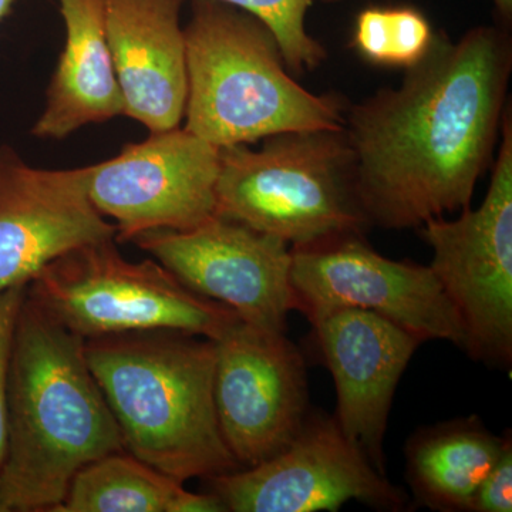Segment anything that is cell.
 <instances>
[{
  "label": "cell",
  "mask_w": 512,
  "mask_h": 512,
  "mask_svg": "<svg viewBox=\"0 0 512 512\" xmlns=\"http://www.w3.org/2000/svg\"><path fill=\"white\" fill-rule=\"evenodd\" d=\"M511 72L505 30L478 26L457 42L434 33L399 86L348 106L343 130L372 227L420 228L470 208L494 163Z\"/></svg>",
  "instance_id": "obj_1"
},
{
  "label": "cell",
  "mask_w": 512,
  "mask_h": 512,
  "mask_svg": "<svg viewBox=\"0 0 512 512\" xmlns=\"http://www.w3.org/2000/svg\"><path fill=\"white\" fill-rule=\"evenodd\" d=\"M126 450L87 363L84 339L26 292L9 370L0 498L10 512H55L86 464Z\"/></svg>",
  "instance_id": "obj_2"
},
{
  "label": "cell",
  "mask_w": 512,
  "mask_h": 512,
  "mask_svg": "<svg viewBox=\"0 0 512 512\" xmlns=\"http://www.w3.org/2000/svg\"><path fill=\"white\" fill-rule=\"evenodd\" d=\"M124 448L184 484L237 471L214 400L215 340L138 332L84 340Z\"/></svg>",
  "instance_id": "obj_3"
},
{
  "label": "cell",
  "mask_w": 512,
  "mask_h": 512,
  "mask_svg": "<svg viewBox=\"0 0 512 512\" xmlns=\"http://www.w3.org/2000/svg\"><path fill=\"white\" fill-rule=\"evenodd\" d=\"M185 130L218 148L291 131L342 130L348 103L288 73L274 35L244 10L194 0L184 28Z\"/></svg>",
  "instance_id": "obj_4"
},
{
  "label": "cell",
  "mask_w": 512,
  "mask_h": 512,
  "mask_svg": "<svg viewBox=\"0 0 512 512\" xmlns=\"http://www.w3.org/2000/svg\"><path fill=\"white\" fill-rule=\"evenodd\" d=\"M217 215L291 248L372 228L343 128L276 134L258 150L220 148Z\"/></svg>",
  "instance_id": "obj_5"
},
{
  "label": "cell",
  "mask_w": 512,
  "mask_h": 512,
  "mask_svg": "<svg viewBox=\"0 0 512 512\" xmlns=\"http://www.w3.org/2000/svg\"><path fill=\"white\" fill-rule=\"evenodd\" d=\"M28 295L84 340L180 332L218 340L237 313L191 291L156 259L127 261L116 239L74 248L29 282Z\"/></svg>",
  "instance_id": "obj_6"
},
{
  "label": "cell",
  "mask_w": 512,
  "mask_h": 512,
  "mask_svg": "<svg viewBox=\"0 0 512 512\" xmlns=\"http://www.w3.org/2000/svg\"><path fill=\"white\" fill-rule=\"evenodd\" d=\"M420 235L466 330V352L491 365L512 362V119L505 110L490 187L476 210L457 220L433 218Z\"/></svg>",
  "instance_id": "obj_7"
},
{
  "label": "cell",
  "mask_w": 512,
  "mask_h": 512,
  "mask_svg": "<svg viewBox=\"0 0 512 512\" xmlns=\"http://www.w3.org/2000/svg\"><path fill=\"white\" fill-rule=\"evenodd\" d=\"M295 311L309 322L355 308L377 313L421 342L446 340L467 349L466 330L430 266L393 261L348 234L291 248Z\"/></svg>",
  "instance_id": "obj_8"
},
{
  "label": "cell",
  "mask_w": 512,
  "mask_h": 512,
  "mask_svg": "<svg viewBox=\"0 0 512 512\" xmlns=\"http://www.w3.org/2000/svg\"><path fill=\"white\" fill-rule=\"evenodd\" d=\"M90 201L116 222V241L188 231L217 215L220 148L185 128L150 133L119 156L83 167Z\"/></svg>",
  "instance_id": "obj_9"
},
{
  "label": "cell",
  "mask_w": 512,
  "mask_h": 512,
  "mask_svg": "<svg viewBox=\"0 0 512 512\" xmlns=\"http://www.w3.org/2000/svg\"><path fill=\"white\" fill-rule=\"evenodd\" d=\"M207 481L232 512L338 511L353 500L387 511L407 505L406 494L350 443L335 417H308L274 457Z\"/></svg>",
  "instance_id": "obj_10"
},
{
  "label": "cell",
  "mask_w": 512,
  "mask_h": 512,
  "mask_svg": "<svg viewBox=\"0 0 512 512\" xmlns=\"http://www.w3.org/2000/svg\"><path fill=\"white\" fill-rule=\"evenodd\" d=\"M131 242L191 291L228 306L242 322L285 333L295 298L291 247L282 239L215 215L188 231L157 229Z\"/></svg>",
  "instance_id": "obj_11"
},
{
  "label": "cell",
  "mask_w": 512,
  "mask_h": 512,
  "mask_svg": "<svg viewBox=\"0 0 512 512\" xmlns=\"http://www.w3.org/2000/svg\"><path fill=\"white\" fill-rule=\"evenodd\" d=\"M214 400L241 468L264 463L298 436L308 409L305 365L285 333L238 320L215 340Z\"/></svg>",
  "instance_id": "obj_12"
},
{
  "label": "cell",
  "mask_w": 512,
  "mask_h": 512,
  "mask_svg": "<svg viewBox=\"0 0 512 512\" xmlns=\"http://www.w3.org/2000/svg\"><path fill=\"white\" fill-rule=\"evenodd\" d=\"M116 235L90 201L82 168L43 170L0 147V293L29 284L74 248Z\"/></svg>",
  "instance_id": "obj_13"
},
{
  "label": "cell",
  "mask_w": 512,
  "mask_h": 512,
  "mask_svg": "<svg viewBox=\"0 0 512 512\" xmlns=\"http://www.w3.org/2000/svg\"><path fill=\"white\" fill-rule=\"evenodd\" d=\"M311 323L335 382V420L350 443L386 474L384 434L394 393L423 342L389 319L363 309H339Z\"/></svg>",
  "instance_id": "obj_14"
},
{
  "label": "cell",
  "mask_w": 512,
  "mask_h": 512,
  "mask_svg": "<svg viewBox=\"0 0 512 512\" xmlns=\"http://www.w3.org/2000/svg\"><path fill=\"white\" fill-rule=\"evenodd\" d=\"M126 116L150 133L180 127L187 104L183 0H101Z\"/></svg>",
  "instance_id": "obj_15"
},
{
  "label": "cell",
  "mask_w": 512,
  "mask_h": 512,
  "mask_svg": "<svg viewBox=\"0 0 512 512\" xmlns=\"http://www.w3.org/2000/svg\"><path fill=\"white\" fill-rule=\"evenodd\" d=\"M66 43L50 80L45 109L33 126L39 138L62 140L87 124L126 116L111 59L101 0H59Z\"/></svg>",
  "instance_id": "obj_16"
},
{
  "label": "cell",
  "mask_w": 512,
  "mask_h": 512,
  "mask_svg": "<svg viewBox=\"0 0 512 512\" xmlns=\"http://www.w3.org/2000/svg\"><path fill=\"white\" fill-rule=\"evenodd\" d=\"M505 441L507 436H494L476 416L416 431L406 444L407 480L414 497L431 510L470 511Z\"/></svg>",
  "instance_id": "obj_17"
},
{
  "label": "cell",
  "mask_w": 512,
  "mask_h": 512,
  "mask_svg": "<svg viewBox=\"0 0 512 512\" xmlns=\"http://www.w3.org/2000/svg\"><path fill=\"white\" fill-rule=\"evenodd\" d=\"M181 490L183 484L117 451L79 470L55 512H171Z\"/></svg>",
  "instance_id": "obj_18"
},
{
  "label": "cell",
  "mask_w": 512,
  "mask_h": 512,
  "mask_svg": "<svg viewBox=\"0 0 512 512\" xmlns=\"http://www.w3.org/2000/svg\"><path fill=\"white\" fill-rule=\"evenodd\" d=\"M429 20L410 8H370L359 13L353 46L367 62L409 69L433 40Z\"/></svg>",
  "instance_id": "obj_19"
},
{
  "label": "cell",
  "mask_w": 512,
  "mask_h": 512,
  "mask_svg": "<svg viewBox=\"0 0 512 512\" xmlns=\"http://www.w3.org/2000/svg\"><path fill=\"white\" fill-rule=\"evenodd\" d=\"M254 16L274 35L293 76L318 69L326 60L325 47L306 30V13L318 0H218ZM338 2V0H325Z\"/></svg>",
  "instance_id": "obj_20"
},
{
  "label": "cell",
  "mask_w": 512,
  "mask_h": 512,
  "mask_svg": "<svg viewBox=\"0 0 512 512\" xmlns=\"http://www.w3.org/2000/svg\"><path fill=\"white\" fill-rule=\"evenodd\" d=\"M28 285L12 286L0 293V466L8 447L10 356L20 306L25 301Z\"/></svg>",
  "instance_id": "obj_21"
},
{
  "label": "cell",
  "mask_w": 512,
  "mask_h": 512,
  "mask_svg": "<svg viewBox=\"0 0 512 512\" xmlns=\"http://www.w3.org/2000/svg\"><path fill=\"white\" fill-rule=\"evenodd\" d=\"M512 511V440L508 433L503 451L483 484L478 488L470 512Z\"/></svg>",
  "instance_id": "obj_22"
},
{
  "label": "cell",
  "mask_w": 512,
  "mask_h": 512,
  "mask_svg": "<svg viewBox=\"0 0 512 512\" xmlns=\"http://www.w3.org/2000/svg\"><path fill=\"white\" fill-rule=\"evenodd\" d=\"M495 8L498 9L500 15L505 20L511 19L512 15V0H493Z\"/></svg>",
  "instance_id": "obj_23"
},
{
  "label": "cell",
  "mask_w": 512,
  "mask_h": 512,
  "mask_svg": "<svg viewBox=\"0 0 512 512\" xmlns=\"http://www.w3.org/2000/svg\"><path fill=\"white\" fill-rule=\"evenodd\" d=\"M15 2L16 0H0V20L8 15L10 9H12L13 3Z\"/></svg>",
  "instance_id": "obj_24"
},
{
  "label": "cell",
  "mask_w": 512,
  "mask_h": 512,
  "mask_svg": "<svg viewBox=\"0 0 512 512\" xmlns=\"http://www.w3.org/2000/svg\"><path fill=\"white\" fill-rule=\"evenodd\" d=\"M0 512H10L9 508L6 507V504L3 503L2 498H0Z\"/></svg>",
  "instance_id": "obj_25"
}]
</instances>
